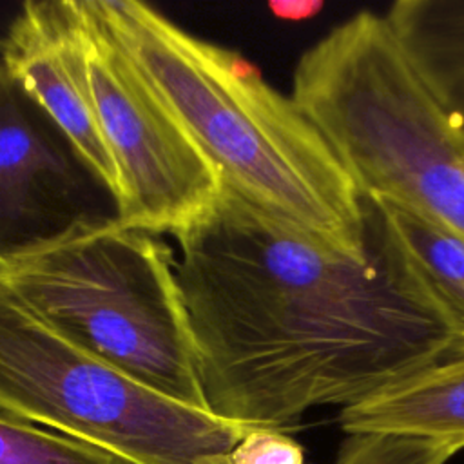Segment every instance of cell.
Instances as JSON below:
<instances>
[{
	"label": "cell",
	"instance_id": "6da1fadb",
	"mask_svg": "<svg viewBox=\"0 0 464 464\" xmlns=\"http://www.w3.org/2000/svg\"><path fill=\"white\" fill-rule=\"evenodd\" d=\"M174 239L203 397L223 420L286 431L453 352L375 257L324 250L225 185Z\"/></svg>",
	"mask_w": 464,
	"mask_h": 464
},
{
	"label": "cell",
	"instance_id": "7a4b0ae2",
	"mask_svg": "<svg viewBox=\"0 0 464 464\" xmlns=\"http://www.w3.org/2000/svg\"><path fill=\"white\" fill-rule=\"evenodd\" d=\"M221 185L314 245L373 259L364 199L324 134L237 51L136 0H91Z\"/></svg>",
	"mask_w": 464,
	"mask_h": 464
},
{
	"label": "cell",
	"instance_id": "3957f363",
	"mask_svg": "<svg viewBox=\"0 0 464 464\" xmlns=\"http://www.w3.org/2000/svg\"><path fill=\"white\" fill-rule=\"evenodd\" d=\"M290 96L362 198L411 201L464 236V145L384 13L361 9L330 27L299 56Z\"/></svg>",
	"mask_w": 464,
	"mask_h": 464
},
{
	"label": "cell",
	"instance_id": "277c9868",
	"mask_svg": "<svg viewBox=\"0 0 464 464\" xmlns=\"http://www.w3.org/2000/svg\"><path fill=\"white\" fill-rule=\"evenodd\" d=\"M0 281L130 379L207 410L174 250L156 234L120 223L80 228L0 268Z\"/></svg>",
	"mask_w": 464,
	"mask_h": 464
},
{
	"label": "cell",
	"instance_id": "5b68a950",
	"mask_svg": "<svg viewBox=\"0 0 464 464\" xmlns=\"http://www.w3.org/2000/svg\"><path fill=\"white\" fill-rule=\"evenodd\" d=\"M0 417L51 428L123 464H230L254 426L172 401L51 326L0 281Z\"/></svg>",
	"mask_w": 464,
	"mask_h": 464
},
{
	"label": "cell",
	"instance_id": "8992f818",
	"mask_svg": "<svg viewBox=\"0 0 464 464\" xmlns=\"http://www.w3.org/2000/svg\"><path fill=\"white\" fill-rule=\"evenodd\" d=\"M98 121L120 181V225L176 234L214 203L221 179L140 76L91 0H76Z\"/></svg>",
	"mask_w": 464,
	"mask_h": 464
},
{
	"label": "cell",
	"instance_id": "52a82bcc",
	"mask_svg": "<svg viewBox=\"0 0 464 464\" xmlns=\"http://www.w3.org/2000/svg\"><path fill=\"white\" fill-rule=\"evenodd\" d=\"M114 223L112 187L0 65V268L80 228Z\"/></svg>",
	"mask_w": 464,
	"mask_h": 464
},
{
	"label": "cell",
	"instance_id": "ba28073f",
	"mask_svg": "<svg viewBox=\"0 0 464 464\" xmlns=\"http://www.w3.org/2000/svg\"><path fill=\"white\" fill-rule=\"evenodd\" d=\"M0 65L65 130L118 196V170L91 94L76 0L25 2L0 38Z\"/></svg>",
	"mask_w": 464,
	"mask_h": 464
},
{
	"label": "cell",
	"instance_id": "9c48e42d",
	"mask_svg": "<svg viewBox=\"0 0 464 464\" xmlns=\"http://www.w3.org/2000/svg\"><path fill=\"white\" fill-rule=\"evenodd\" d=\"M362 199L370 248L386 277L448 332L451 355L464 353V236L411 201Z\"/></svg>",
	"mask_w": 464,
	"mask_h": 464
},
{
	"label": "cell",
	"instance_id": "30bf717a",
	"mask_svg": "<svg viewBox=\"0 0 464 464\" xmlns=\"http://www.w3.org/2000/svg\"><path fill=\"white\" fill-rule=\"evenodd\" d=\"M348 431H393L464 448V353L428 364L370 397L341 408Z\"/></svg>",
	"mask_w": 464,
	"mask_h": 464
},
{
	"label": "cell",
	"instance_id": "8fae6325",
	"mask_svg": "<svg viewBox=\"0 0 464 464\" xmlns=\"http://www.w3.org/2000/svg\"><path fill=\"white\" fill-rule=\"evenodd\" d=\"M384 16L464 145V0H397Z\"/></svg>",
	"mask_w": 464,
	"mask_h": 464
},
{
	"label": "cell",
	"instance_id": "7c38bea8",
	"mask_svg": "<svg viewBox=\"0 0 464 464\" xmlns=\"http://www.w3.org/2000/svg\"><path fill=\"white\" fill-rule=\"evenodd\" d=\"M0 464H123L112 455L44 430L40 426L0 417Z\"/></svg>",
	"mask_w": 464,
	"mask_h": 464
},
{
	"label": "cell",
	"instance_id": "4fadbf2b",
	"mask_svg": "<svg viewBox=\"0 0 464 464\" xmlns=\"http://www.w3.org/2000/svg\"><path fill=\"white\" fill-rule=\"evenodd\" d=\"M460 446L393 431H348L334 464H446Z\"/></svg>",
	"mask_w": 464,
	"mask_h": 464
},
{
	"label": "cell",
	"instance_id": "5bb4252c",
	"mask_svg": "<svg viewBox=\"0 0 464 464\" xmlns=\"http://www.w3.org/2000/svg\"><path fill=\"white\" fill-rule=\"evenodd\" d=\"M230 464H306L303 446L285 430L250 428L230 451Z\"/></svg>",
	"mask_w": 464,
	"mask_h": 464
}]
</instances>
